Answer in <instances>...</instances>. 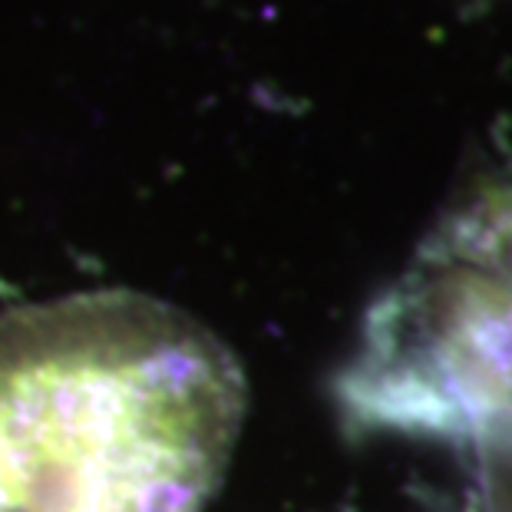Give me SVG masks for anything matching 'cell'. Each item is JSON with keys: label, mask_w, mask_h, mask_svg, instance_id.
Masks as SVG:
<instances>
[{"label": "cell", "mask_w": 512, "mask_h": 512, "mask_svg": "<svg viewBox=\"0 0 512 512\" xmlns=\"http://www.w3.org/2000/svg\"><path fill=\"white\" fill-rule=\"evenodd\" d=\"M228 347L96 291L0 314V512H202L242 427Z\"/></svg>", "instance_id": "cell-1"}, {"label": "cell", "mask_w": 512, "mask_h": 512, "mask_svg": "<svg viewBox=\"0 0 512 512\" xmlns=\"http://www.w3.org/2000/svg\"><path fill=\"white\" fill-rule=\"evenodd\" d=\"M370 390L397 420L512 440V278L433 245L377 331Z\"/></svg>", "instance_id": "cell-2"}]
</instances>
